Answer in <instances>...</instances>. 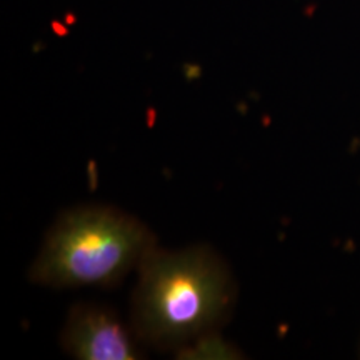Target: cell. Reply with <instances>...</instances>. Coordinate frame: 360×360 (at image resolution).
Segmentation results:
<instances>
[{"label": "cell", "mask_w": 360, "mask_h": 360, "mask_svg": "<svg viewBox=\"0 0 360 360\" xmlns=\"http://www.w3.org/2000/svg\"><path fill=\"white\" fill-rule=\"evenodd\" d=\"M130 326L141 344L184 354L232 317L237 285L227 262L207 245L154 247L137 269Z\"/></svg>", "instance_id": "obj_1"}, {"label": "cell", "mask_w": 360, "mask_h": 360, "mask_svg": "<svg viewBox=\"0 0 360 360\" xmlns=\"http://www.w3.org/2000/svg\"><path fill=\"white\" fill-rule=\"evenodd\" d=\"M157 245L150 229L114 207L67 210L45 236L30 281L51 289H115Z\"/></svg>", "instance_id": "obj_2"}, {"label": "cell", "mask_w": 360, "mask_h": 360, "mask_svg": "<svg viewBox=\"0 0 360 360\" xmlns=\"http://www.w3.org/2000/svg\"><path fill=\"white\" fill-rule=\"evenodd\" d=\"M132 326L103 305L79 304L70 309L60 344L72 357L82 360H134L143 357Z\"/></svg>", "instance_id": "obj_3"}]
</instances>
